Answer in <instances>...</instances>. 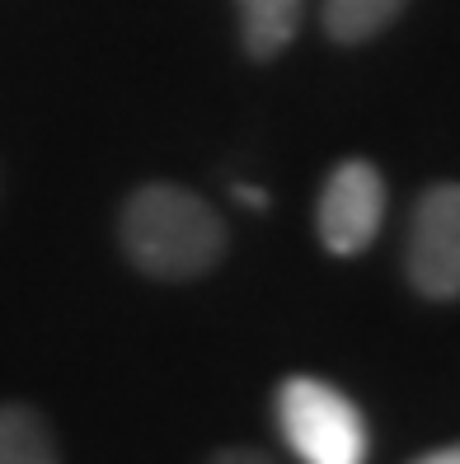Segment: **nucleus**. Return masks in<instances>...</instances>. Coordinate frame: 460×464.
Returning <instances> with one entry per match:
<instances>
[{"label": "nucleus", "mask_w": 460, "mask_h": 464, "mask_svg": "<svg viewBox=\"0 0 460 464\" xmlns=\"http://www.w3.org/2000/svg\"><path fill=\"white\" fill-rule=\"evenodd\" d=\"M118 244L127 263L155 282H198L226 254L216 207L183 183H142L118 211Z\"/></svg>", "instance_id": "f257e3e1"}, {"label": "nucleus", "mask_w": 460, "mask_h": 464, "mask_svg": "<svg viewBox=\"0 0 460 464\" xmlns=\"http://www.w3.org/2000/svg\"><path fill=\"white\" fill-rule=\"evenodd\" d=\"M278 431L301 464H367L371 431L362 408L319 375H287L278 385Z\"/></svg>", "instance_id": "f03ea898"}, {"label": "nucleus", "mask_w": 460, "mask_h": 464, "mask_svg": "<svg viewBox=\"0 0 460 464\" xmlns=\"http://www.w3.org/2000/svg\"><path fill=\"white\" fill-rule=\"evenodd\" d=\"M404 272L423 300H460V183H432L409 216Z\"/></svg>", "instance_id": "7ed1b4c3"}, {"label": "nucleus", "mask_w": 460, "mask_h": 464, "mask_svg": "<svg viewBox=\"0 0 460 464\" xmlns=\"http://www.w3.org/2000/svg\"><path fill=\"white\" fill-rule=\"evenodd\" d=\"M386 221V179L371 160H338L319 188V202H315V230L319 244L338 258H353L362 254L367 244L376 239Z\"/></svg>", "instance_id": "20e7f679"}, {"label": "nucleus", "mask_w": 460, "mask_h": 464, "mask_svg": "<svg viewBox=\"0 0 460 464\" xmlns=\"http://www.w3.org/2000/svg\"><path fill=\"white\" fill-rule=\"evenodd\" d=\"M306 0H235L240 19V43L254 62H273L301 34Z\"/></svg>", "instance_id": "39448f33"}, {"label": "nucleus", "mask_w": 460, "mask_h": 464, "mask_svg": "<svg viewBox=\"0 0 460 464\" xmlns=\"http://www.w3.org/2000/svg\"><path fill=\"white\" fill-rule=\"evenodd\" d=\"M0 464H62L57 436L34 403H0Z\"/></svg>", "instance_id": "423d86ee"}, {"label": "nucleus", "mask_w": 460, "mask_h": 464, "mask_svg": "<svg viewBox=\"0 0 460 464\" xmlns=\"http://www.w3.org/2000/svg\"><path fill=\"white\" fill-rule=\"evenodd\" d=\"M404 5L409 0H319V24L329 34V43L357 47V43H371L376 34H386L404 14Z\"/></svg>", "instance_id": "0eeeda50"}, {"label": "nucleus", "mask_w": 460, "mask_h": 464, "mask_svg": "<svg viewBox=\"0 0 460 464\" xmlns=\"http://www.w3.org/2000/svg\"><path fill=\"white\" fill-rule=\"evenodd\" d=\"M207 464H273L263 450H250V446H226V450H216Z\"/></svg>", "instance_id": "6e6552de"}, {"label": "nucleus", "mask_w": 460, "mask_h": 464, "mask_svg": "<svg viewBox=\"0 0 460 464\" xmlns=\"http://www.w3.org/2000/svg\"><path fill=\"white\" fill-rule=\"evenodd\" d=\"M414 464H460V441H455V446H437V450H427V455H418Z\"/></svg>", "instance_id": "1a4fd4ad"}, {"label": "nucleus", "mask_w": 460, "mask_h": 464, "mask_svg": "<svg viewBox=\"0 0 460 464\" xmlns=\"http://www.w3.org/2000/svg\"><path fill=\"white\" fill-rule=\"evenodd\" d=\"M235 198L245 202V207H268V193H259V188H250V183H240V188H235Z\"/></svg>", "instance_id": "9d476101"}]
</instances>
